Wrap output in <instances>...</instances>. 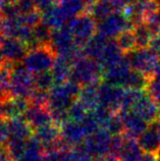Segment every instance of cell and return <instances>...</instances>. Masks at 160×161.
Masks as SVG:
<instances>
[{
	"label": "cell",
	"mask_w": 160,
	"mask_h": 161,
	"mask_svg": "<svg viewBox=\"0 0 160 161\" xmlns=\"http://www.w3.org/2000/svg\"><path fill=\"white\" fill-rule=\"evenodd\" d=\"M80 86L100 85L104 82V69L100 63L84 54L71 64L70 80Z\"/></svg>",
	"instance_id": "obj_1"
},
{
	"label": "cell",
	"mask_w": 160,
	"mask_h": 161,
	"mask_svg": "<svg viewBox=\"0 0 160 161\" xmlns=\"http://www.w3.org/2000/svg\"><path fill=\"white\" fill-rule=\"evenodd\" d=\"M36 90L35 75L30 71L23 62L14 63L11 69L10 95L11 97L30 99Z\"/></svg>",
	"instance_id": "obj_2"
},
{
	"label": "cell",
	"mask_w": 160,
	"mask_h": 161,
	"mask_svg": "<svg viewBox=\"0 0 160 161\" xmlns=\"http://www.w3.org/2000/svg\"><path fill=\"white\" fill-rule=\"evenodd\" d=\"M56 58V53L49 44L29 50L23 60V64L34 75H37L51 70Z\"/></svg>",
	"instance_id": "obj_3"
},
{
	"label": "cell",
	"mask_w": 160,
	"mask_h": 161,
	"mask_svg": "<svg viewBox=\"0 0 160 161\" xmlns=\"http://www.w3.org/2000/svg\"><path fill=\"white\" fill-rule=\"evenodd\" d=\"M69 31L79 49L83 50L97 33V23L88 12L84 11L69 23Z\"/></svg>",
	"instance_id": "obj_4"
},
{
	"label": "cell",
	"mask_w": 160,
	"mask_h": 161,
	"mask_svg": "<svg viewBox=\"0 0 160 161\" xmlns=\"http://www.w3.org/2000/svg\"><path fill=\"white\" fill-rule=\"evenodd\" d=\"M125 55L129 58L133 69L139 71L149 79L154 78L155 69L160 61V56L157 51L149 47L145 49H137Z\"/></svg>",
	"instance_id": "obj_5"
},
{
	"label": "cell",
	"mask_w": 160,
	"mask_h": 161,
	"mask_svg": "<svg viewBox=\"0 0 160 161\" xmlns=\"http://www.w3.org/2000/svg\"><path fill=\"white\" fill-rule=\"evenodd\" d=\"M130 19L121 12L112 14L97 24V34L113 39L128 29H133Z\"/></svg>",
	"instance_id": "obj_6"
},
{
	"label": "cell",
	"mask_w": 160,
	"mask_h": 161,
	"mask_svg": "<svg viewBox=\"0 0 160 161\" xmlns=\"http://www.w3.org/2000/svg\"><path fill=\"white\" fill-rule=\"evenodd\" d=\"M111 140L112 135L110 133L103 129H100L95 134L88 136L83 145L88 153L94 159L102 158L110 155Z\"/></svg>",
	"instance_id": "obj_7"
},
{
	"label": "cell",
	"mask_w": 160,
	"mask_h": 161,
	"mask_svg": "<svg viewBox=\"0 0 160 161\" xmlns=\"http://www.w3.org/2000/svg\"><path fill=\"white\" fill-rule=\"evenodd\" d=\"M124 89L123 87L103 82L99 85L100 105L105 108H108L113 112H119L124 98Z\"/></svg>",
	"instance_id": "obj_8"
},
{
	"label": "cell",
	"mask_w": 160,
	"mask_h": 161,
	"mask_svg": "<svg viewBox=\"0 0 160 161\" xmlns=\"http://www.w3.org/2000/svg\"><path fill=\"white\" fill-rule=\"evenodd\" d=\"M130 111L136 113L149 125L156 124L160 117V109L151 98L148 93H145L143 97L134 105Z\"/></svg>",
	"instance_id": "obj_9"
},
{
	"label": "cell",
	"mask_w": 160,
	"mask_h": 161,
	"mask_svg": "<svg viewBox=\"0 0 160 161\" xmlns=\"http://www.w3.org/2000/svg\"><path fill=\"white\" fill-rule=\"evenodd\" d=\"M121 117L124 129V135L128 137L139 139L149 128V124L146 122L143 118H141L133 111H124L121 110L119 112Z\"/></svg>",
	"instance_id": "obj_10"
},
{
	"label": "cell",
	"mask_w": 160,
	"mask_h": 161,
	"mask_svg": "<svg viewBox=\"0 0 160 161\" xmlns=\"http://www.w3.org/2000/svg\"><path fill=\"white\" fill-rule=\"evenodd\" d=\"M24 117L28 121V124L31 125L33 130L54 124L52 113L48 106L31 104Z\"/></svg>",
	"instance_id": "obj_11"
},
{
	"label": "cell",
	"mask_w": 160,
	"mask_h": 161,
	"mask_svg": "<svg viewBox=\"0 0 160 161\" xmlns=\"http://www.w3.org/2000/svg\"><path fill=\"white\" fill-rule=\"evenodd\" d=\"M61 138L69 147L80 146L85 142L87 134L82 124L67 120L60 126Z\"/></svg>",
	"instance_id": "obj_12"
},
{
	"label": "cell",
	"mask_w": 160,
	"mask_h": 161,
	"mask_svg": "<svg viewBox=\"0 0 160 161\" xmlns=\"http://www.w3.org/2000/svg\"><path fill=\"white\" fill-rule=\"evenodd\" d=\"M41 14L42 23L46 25L49 29H51L52 31L64 28L66 22L70 20L69 16L59 4H55L47 8L46 10L42 11Z\"/></svg>",
	"instance_id": "obj_13"
},
{
	"label": "cell",
	"mask_w": 160,
	"mask_h": 161,
	"mask_svg": "<svg viewBox=\"0 0 160 161\" xmlns=\"http://www.w3.org/2000/svg\"><path fill=\"white\" fill-rule=\"evenodd\" d=\"M8 128V140H19V141H28L32 137L31 125L25 119V117H15L7 119Z\"/></svg>",
	"instance_id": "obj_14"
},
{
	"label": "cell",
	"mask_w": 160,
	"mask_h": 161,
	"mask_svg": "<svg viewBox=\"0 0 160 161\" xmlns=\"http://www.w3.org/2000/svg\"><path fill=\"white\" fill-rule=\"evenodd\" d=\"M30 100L18 97H10L9 99L2 102L3 115L6 119L15 117H23L30 107Z\"/></svg>",
	"instance_id": "obj_15"
},
{
	"label": "cell",
	"mask_w": 160,
	"mask_h": 161,
	"mask_svg": "<svg viewBox=\"0 0 160 161\" xmlns=\"http://www.w3.org/2000/svg\"><path fill=\"white\" fill-rule=\"evenodd\" d=\"M143 152L145 153L159 154L160 152V139L157 130V122L150 125L148 130L138 139Z\"/></svg>",
	"instance_id": "obj_16"
},
{
	"label": "cell",
	"mask_w": 160,
	"mask_h": 161,
	"mask_svg": "<svg viewBox=\"0 0 160 161\" xmlns=\"http://www.w3.org/2000/svg\"><path fill=\"white\" fill-rule=\"evenodd\" d=\"M78 100L89 112H93L100 106L99 85H86L81 88Z\"/></svg>",
	"instance_id": "obj_17"
},
{
	"label": "cell",
	"mask_w": 160,
	"mask_h": 161,
	"mask_svg": "<svg viewBox=\"0 0 160 161\" xmlns=\"http://www.w3.org/2000/svg\"><path fill=\"white\" fill-rule=\"evenodd\" d=\"M125 136L124 145L121 147L117 159L119 161H140L143 156V150L139 144L138 140Z\"/></svg>",
	"instance_id": "obj_18"
},
{
	"label": "cell",
	"mask_w": 160,
	"mask_h": 161,
	"mask_svg": "<svg viewBox=\"0 0 160 161\" xmlns=\"http://www.w3.org/2000/svg\"><path fill=\"white\" fill-rule=\"evenodd\" d=\"M86 12H88L95 20L100 22L110 14L117 12L115 1L114 0H97L93 5L87 8Z\"/></svg>",
	"instance_id": "obj_19"
},
{
	"label": "cell",
	"mask_w": 160,
	"mask_h": 161,
	"mask_svg": "<svg viewBox=\"0 0 160 161\" xmlns=\"http://www.w3.org/2000/svg\"><path fill=\"white\" fill-rule=\"evenodd\" d=\"M109 41V38H106L100 34H96V35L92 38V40L87 44V46L84 48L82 51L83 54L87 57L93 58L95 60L98 61L101 55L103 54L105 47Z\"/></svg>",
	"instance_id": "obj_20"
},
{
	"label": "cell",
	"mask_w": 160,
	"mask_h": 161,
	"mask_svg": "<svg viewBox=\"0 0 160 161\" xmlns=\"http://www.w3.org/2000/svg\"><path fill=\"white\" fill-rule=\"evenodd\" d=\"M45 149L35 137L28 140L24 153L18 161H44Z\"/></svg>",
	"instance_id": "obj_21"
},
{
	"label": "cell",
	"mask_w": 160,
	"mask_h": 161,
	"mask_svg": "<svg viewBox=\"0 0 160 161\" xmlns=\"http://www.w3.org/2000/svg\"><path fill=\"white\" fill-rule=\"evenodd\" d=\"M55 85H62L70 80L71 62L66 59L57 56L56 61L51 69Z\"/></svg>",
	"instance_id": "obj_22"
},
{
	"label": "cell",
	"mask_w": 160,
	"mask_h": 161,
	"mask_svg": "<svg viewBox=\"0 0 160 161\" xmlns=\"http://www.w3.org/2000/svg\"><path fill=\"white\" fill-rule=\"evenodd\" d=\"M14 63H3L0 65V102L9 99L11 69Z\"/></svg>",
	"instance_id": "obj_23"
},
{
	"label": "cell",
	"mask_w": 160,
	"mask_h": 161,
	"mask_svg": "<svg viewBox=\"0 0 160 161\" xmlns=\"http://www.w3.org/2000/svg\"><path fill=\"white\" fill-rule=\"evenodd\" d=\"M115 41L119 49L124 54H129L137 50V40L135 35L134 28L128 29L115 38Z\"/></svg>",
	"instance_id": "obj_24"
},
{
	"label": "cell",
	"mask_w": 160,
	"mask_h": 161,
	"mask_svg": "<svg viewBox=\"0 0 160 161\" xmlns=\"http://www.w3.org/2000/svg\"><path fill=\"white\" fill-rule=\"evenodd\" d=\"M134 32L136 35L137 40V48L138 49H145L149 48L151 46V43L154 39V36L150 30L147 28L145 24H140L134 27Z\"/></svg>",
	"instance_id": "obj_25"
},
{
	"label": "cell",
	"mask_w": 160,
	"mask_h": 161,
	"mask_svg": "<svg viewBox=\"0 0 160 161\" xmlns=\"http://www.w3.org/2000/svg\"><path fill=\"white\" fill-rule=\"evenodd\" d=\"M60 161H94L93 157L88 153L85 147L82 144L80 146H75L65 150L62 154Z\"/></svg>",
	"instance_id": "obj_26"
},
{
	"label": "cell",
	"mask_w": 160,
	"mask_h": 161,
	"mask_svg": "<svg viewBox=\"0 0 160 161\" xmlns=\"http://www.w3.org/2000/svg\"><path fill=\"white\" fill-rule=\"evenodd\" d=\"M145 93L146 91L135 90V89H124L123 102H121V108L119 111H121V110L130 111L134 107V105L142 98Z\"/></svg>",
	"instance_id": "obj_27"
},
{
	"label": "cell",
	"mask_w": 160,
	"mask_h": 161,
	"mask_svg": "<svg viewBox=\"0 0 160 161\" xmlns=\"http://www.w3.org/2000/svg\"><path fill=\"white\" fill-rule=\"evenodd\" d=\"M35 83H36V89H39V90L42 91H47V92H49L55 86L51 70L35 75Z\"/></svg>",
	"instance_id": "obj_28"
},
{
	"label": "cell",
	"mask_w": 160,
	"mask_h": 161,
	"mask_svg": "<svg viewBox=\"0 0 160 161\" xmlns=\"http://www.w3.org/2000/svg\"><path fill=\"white\" fill-rule=\"evenodd\" d=\"M88 113H89V111L85 108V106H84L79 100H77L69 109L67 115H69V120L80 122V124H81V122L85 119V117L87 116Z\"/></svg>",
	"instance_id": "obj_29"
},
{
	"label": "cell",
	"mask_w": 160,
	"mask_h": 161,
	"mask_svg": "<svg viewBox=\"0 0 160 161\" xmlns=\"http://www.w3.org/2000/svg\"><path fill=\"white\" fill-rule=\"evenodd\" d=\"M82 125L84 130H85V132L87 134V137L90 135H93L95 134L96 132H98L100 130V125L98 124V121L95 118L93 112H89L87 114V116L85 117V119H84L82 122Z\"/></svg>",
	"instance_id": "obj_30"
},
{
	"label": "cell",
	"mask_w": 160,
	"mask_h": 161,
	"mask_svg": "<svg viewBox=\"0 0 160 161\" xmlns=\"http://www.w3.org/2000/svg\"><path fill=\"white\" fill-rule=\"evenodd\" d=\"M146 92L151 96V98L154 100V102L160 109V80L156 78H152L149 80L148 87L146 89Z\"/></svg>",
	"instance_id": "obj_31"
},
{
	"label": "cell",
	"mask_w": 160,
	"mask_h": 161,
	"mask_svg": "<svg viewBox=\"0 0 160 161\" xmlns=\"http://www.w3.org/2000/svg\"><path fill=\"white\" fill-rule=\"evenodd\" d=\"M7 141H8L7 119L3 115L2 102H0V147L6 146Z\"/></svg>",
	"instance_id": "obj_32"
},
{
	"label": "cell",
	"mask_w": 160,
	"mask_h": 161,
	"mask_svg": "<svg viewBox=\"0 0 160 161\" xmlns=\"http://www.w3.org/2000/svg\"><path fill=\"white\" fill-rule=\"evenodd\" d=\"M16 4H18L20 14H29L37 9L35 0H19V2H16Z\"/></svg>",
	"instance_id": "obj_33"
},
{
	"label": "cell",
	"mask_w": 160,
	"mask_h": 161,
	"mask_svg": "<svg viewBox=\"0 0 160 161\" xmlns=\"http://www.w3.org/2000/svg\"><path fill=\"white\" fill-rule=\"evenodd\" d=\"M58 0H35V4H36L37 10L42 12L47 9V8L55 5V3Z\"/></svg>",
	"instance_id": "obj_34"
},
{
	"label": "cell",
	"mask_w": 160,
	"mask_h": 161,
	"mask_svg": "<svg viewBox=\"0 0 160 161\" xmlns=\"http://www.w3.org/2000/svg\"><path fill=\"white\" fill-rule=\"evenodd\" d=\"M0 161H14L7 146L0 147Z\"/></svg>",
	"instance_id": "obj_35"
},
{
	"label": "cell",
	"mask_w": 160,
	"mask_h": 161,
	"mask_svg": "<svg viewBox=\"0 0 160 161\" xmlns=\"http://www.w3.org/2000/svg\"><path fill=\"white\" fill-rule=\"evenodd\" d=\"M158 160H159V154H154V153H144L140 159V161H158Z\"/></svg>",
	"instance_id": "obj_36"
},
{
	"label": "cell",
	"mask_w": 160,
	"mask_h": 161,
	"mask_svg": "<svg viewBox=\"0 0 160 161\" xmlns=\"http://www.w3.org/2000/svg\"><path fill=\"white\" fill-rule=\"evenodd\" d=\"M154 77L156 79H159L160 80V61L158 63V65L156 67V69H155V74H154Z\"/></svg>",
	"instance_id": "obj_37"
},
{
	"label": "cell",
	"mask_w": 160,
	"mask_h": 161,
	"mask_svg": "<svg viewBox=\"0 0 160 161\" xmlns=\"http://www.w3.org/2000/svg\"><path fill=\"white\" fill-rule=\"evenodd\" d=\"M19 0H4V2L6 3H16V2H19Z\"/></svg>",
	"instance_id": "obj_38"
},
{
	"label": "cell",
	"mask_w": 160,
	"mask_h": 161,
	"mask_svg": "<svg viewBox=\"0 0 160 161\" xmlns=\"http://www.w3.org/2000/svg\"><path fill=\"white\" fill-rule=\"evenodd\" d=\"M157 130H158V135H159V139H160V117L157 121Z\"/></svg>",
	"instance_id": "obj_39"
},
{
	"label": "cell",
	"mask_w": 160,
	"mask_h": 161,
	"mask_svg": "<svg viewBox=\"0 0 160 161\" xmlns=\"http://www.w3.org/2000/svg\"><path fill=\"white\" fill-rule=\"evenodd\" d=\"M5 5V2H4V0H0V10L2 9V7Z\"/></svg>",
	"instance_id": "obj_40"
},
{
	"label": "cell",
	"mask_w": 160,
	"mask_h": 161,
	"mask_svg": "<svg viewBox=\"0 0 160 161\" xmlns=\"http://www.w3.org/2000/svg\"><path fill=\"white\" fill-rule=\"evenodd\" d=\"M130 2H135V1H137V0H130Z\"/></svg>",
	"instance_id": "obj_41"
},
{
	"label": "cell",
	"mask_w": 160,
	"mask_h": 161,
	"mask_svg": "<svg viewBox=\"0 0 160 161\" xmlns=\"http://www.w3.org/2000/svg\"><path fill=\"white\" fill-rule=\"evenodd\" d=\"M158 161H160V152H159V160Z\"/></svg>",
	"instance_id": "obj_42"
}]
</instances>
